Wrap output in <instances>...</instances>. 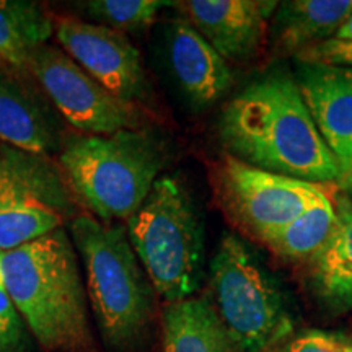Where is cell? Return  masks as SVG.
I'll return each instance as SVG.
<instances>
[{"mask_svg":"<svg viewBox=\"0 0 352 352\" xmlns=\"http://www.w3.org/2000/svg\"><path fill=\"white\" fill-rule=\"evenodd\" d=\"M222 144L254 168L308 183L340 182L341 166L316 129L297 82L271 74L245 87L219 120Z\"/></svg>","mask_w":352,"mask_h":352,"instance_id":"6da1fadb","label":"cell"},{"mask_svg":"<svg viewBox=\"0 0 352 352\" xmlns=\"http://www.w3.org/2000/svg\"><path fill=\"white\" fill-rule=\"evenodd\" d=\"M0 267L13 305L44 351L98 352L69 228L0 252Z\"/></svg>","mask_w":352,"mask_h":352,"instance_id":"7a4b0ae2","label":"cell"},{"mask_svg":"<svg viewBox=\"0 0 352 352\" xmlns=\"http://www.w3.org/2000/svg\"><path fill=\"white\" fill-rule=\"evenodd\" d=\"M69 233L101 340L111 351H129L151 320L152 292L127 230L83 212L72 220Z\"/></svg>","mask_w":352,"mask_h":352,"instance_id":"3957f363","label":"cell"},{"mask_svg":"<svg viewBox=\"0 0 352 352\" xmlns=\"http://www.w3.org/2000/svg\"><path fill=\"white\" fill-rule=\"evenodd\" d=\"M164 162V145L147 129L85 134L69 140L59 155V166L82 204L108 223L138 212Z\"/></svg>","mask_w":352,"mask_h":352,"instance_id":"277c9868","label":"cell"},{"mask_svg":"<svg viewBox=\"0 0 352 352\" xmlns=\"http://www.w3.org/2000/svg\"><path fill=\"white\" fill-rule=\"evenodd\" d=\"M126 222L132 250L157 292L168 303L195 297L202 279L204 230L186 188L162 176Z\"/></svg>","mask_w":352,"mask_h":352,"instance_id":"5b68a950","label":"cell"},{"mask_svg":"<svg viewBox=\"0 0 352 352\" xmlns=\"http://www.w3.org/2000/svg\"><path fill=\"white\" fill-rule=\"evenodd\" d=\"M82 202L63 168L43 153L0 144V252L65 228Z\"/></svg>","mask_w":352,"mask_h":352,"instance_id":"8992f818","label":"cell"},{"mask_svg":"<svg viewBox=\"0 0 352 352\" xmlns=\"http://www.w3.org/2000/svg\"><path fill=\"white\" fill-rule=\"evenodd\" d=\"M215 310L241 352H261L289 329L279 289L235 235H223L210 261Z\"/></svg>","mask_w":352,"mask_h":352,"instance_id":"52a82bcc","label":"cell"},{"mask_svg":"<svg viewBox=\"0 0 352 352\" xmlns=\"http://www.w3.org/2000/svg\"><path fill=\"white\" fill-rule=\"evenodd\" d=\"M26 74L36 78L69 124L87 135L142 129L138 104L113 95L59 47L39 46L30 56Z\"/></svg>","mask_w":352,"mask_h":352,"instance_id":"ba28073f","label":"cell"},{"mask_svg":"<svg viewBox=\"0 0 352 352\" xmlns=\"http://www.w3.org/2000/svg\"><path fill=\"white\" fill-rule=\"evenodd\" d=\"M222 208L236 226L264 243L298 217L321 192L320 184L276 175L226 155L215 170Z\"/></svg>","mask_w":352,"mask_h":352,"instance_id":"9c48e42d","label":"cell"},{"mask_svg":"<svg viewBox=\"0 0 352 352\" xmlns=\"http://www.w3.org/2000/svg\"><path fill=\"white\" fill-rule=\"evenodd\" d=\"M57 43L85 72L118 98L144 100L148 94L142 59L126 34L77 19H59Z\"/></svg>","mask_w":352,"mask_h":352,"instance_id":"30bf717a","label":"cell"},{"mask_svg":"<svg viewBox=\"0 0 352 352\" xmlns=\"http://www.w3.org/2000/svg\"><path fill=\"white\" fill-rule=\"evenodd\" d=\"M186 20L223 59H250L261 47L276 2L189 0L178 3Z\"/></svg>","mask_w":352,"mask_h":352,"instance_id":"8fae6325","label":"cell"},{"mask_svg":"<svg viewBox=\"0 0 352 352\" xmlns=\"http://www.w3.org/2000/svg\"><path fill=\"white\" fill-rule=\"evenodd\" d=\"M296 82L316 129L344 171L352 162V69L300 63Z\"/></svg>","mask_w":352,"mask_h":352,"instance_id":"7c38bea8","label":"cell"},{"mask_svg":"<svg viewBox=\"0 0 352 352\" xmlns=\"http://www.w3.org/2000/svg\"><path fill=\"white\" fill-rule=\"evenodd\" d=\"M171 72L195 108H208L230 90L233 77L227 60L196 32L178 19L166 33Z\"/></svg>","mask_w":352,"mask_h":352,"instance_id":"4fadbf2b","label":"cell"},{"mask_svg":"<svg viewBox=\"0 0 352 352\" xmlns=\"http://www.w3.org/2000/svg\"><path fill=\"white\" fill-rule=\"evenodd\" d=\"M0 140L43 155L60 145L59 122L47 104L32 88L3 70H0Z\"/></svg>","mask_w":352,"mask_h":352,"instance_id":"5bb4252c","label":"cell"},{"mask_svg":"<svg viewBox=\"0 0 352 352\" xmlns=\"http://www.w3.org/2000/svg\"><path fill=\"white\" fill-rule=\"evenodd\" d=\"M164 352H241L208 297L168 303L164 311Z\"/></svg>","mask_w":352,"mask_h":352,"instance_id":"9a60e30c","label":"cell"},{"mask_svg":"<svg viewBox=\"0 0 352 352\" xmlns=\"http://www.w3.org/2000/svg\"><path fill=\"white\" fill-rule=\"evenodd\" d=\"M336 227L327 245L310 259L311 280L318 296L336 308L352 307V201L336 202Z\"/></svg>","mask_w":352,"mask_h":352,"instance_id":"2e32d148","label":"cell"},{"mask_svg":"<svg viewBox=\"0 0 352 352\" xmlns=\"http://www.w3.org/2000/svg\"><path fill=\"white\" fill-rule=\"evenodd\" d=\"M352 13V0H292L276 15L277 44L285 51H302L333 38Z\"/></svg>","mask_w":352,"mask_h":352,"instance_id":"e0dca14e","label":"cell"},{"mask_svg":"<svg viewBox=\"0 0 352 352\" xmlns=\"http://www.w3.org/2000/svg\"><path fill=\"white\" fill-rule=\"evenodd\" d=\"M56 23L38 2L0 0V63L26 72L30 56L54 34Z\"/></svg>","mask_w":352,"mask_h":352,"instance_id":"ac0fdd59","label":"cell"},{"mask_svg":"<svg viewBox=\"0 0 352 352\" xmlns=\"http://www.w3.org/2000/svg\"><path fill=\"white\" fill-rule=\"evenodd\" d=\"M336 220V208L321 191L318 197L283 232L267 241V245L279 256L290 261H310L331 239Z\"/></svg>","mask_w":352,"mask_h":352,"instance_id":"d6986e66","label":"cell"},{"mask_svg":"<svg viewBox=\"0 0 352 352\" xmlns=\"http://www.w3.org/2000/svg\"><path fill=\"white\" fill-rule=\"evenodd\" d=\"M173 2L160 0H88L77 3L91 23L107 26L120 33L140 32L153 23L158 12Z\"/></svg>","mask_w":352,"mask_h":352,"instance_id":"ffe728a7","label":"cell"},{"mask_svg":"<svg viewBox=\"0 0 352 352\" xmlns=\"http://www.w3.org/2000/svg\"><path fill=\"white\" fill-rule=\"evenodd\" d=\"M33 336L13 305L0 267V352H32Z\"/></svg>","mask_w":352,"mask_h":352,"instance_id":"44dd1931","label":"cell"},{"mask_svg":"<svg viewBox=\"0 0 352 352\" xmlns=\"http://www.w3.org/2000/svg\"><path fill=\"white\" fill-rule=\"evenodd\" d=\"M298 63L352 69V41L329 38L297 52Z\"/></svg>","mask_w":352,"mask_h":352,"instance_id":"7402d4cb","label":"cell"},{"mask_svg":"<svg viewBox=\"0 0 352 352\" xmlns=\"http://www.w3.org/2000/svg\"><path fill=\"white\" fill-rule=\"evenodd\" d=\"M285 352H342L341 338L323 331H310L290 342Z\"/></svg>","mask_w":352,"mask_h":352,"instance_id":"603a6c76","label":"cell"},{"mask_svg":"<svg viewBox=\"0 0 352 352\" xmlns=\"http://www.w3.org/2000/svg\"><path fill=\"white\" fill-rule=\"evenodd\" d=\"M334 39H341V41H352V13L347 16V20L342 23L338 32L334 33Z\"/></svg>","mask_w":352,"mask_h":352,"instance_id":"cb8c5ba5","label":"cell"},{"mask_svg":"<svg viewBox=\"0 0 352 352\" xmlns=\"http://www.w3.org/2000/svg\"><path fill=\"white\" fill-rule=\"evenodd\" d=\"M340 182L342 183V186H344V188L352 189V162L349 164V166H347V168L342 171Z\"/></svg>","mask_w":352,"mask_h":352,"instance_id":"d4e9b609","label":"cell"},{"mask_svg":"<svg viewBox=\"0 0 352 352\" xmlns=\"http://www.w3.org/2000/svg\"><path fill=\"white\" fill-rule=\"evenodd\" d=\"M341 351L342 352H352V344H349V342H346V341L341 340Z\"/></svg>","mask_w":352,"mask_h":352,"instance_id":"484cf974","label":"cell"}]
</instances>
